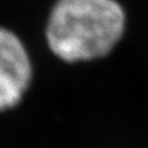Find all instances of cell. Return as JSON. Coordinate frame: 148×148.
<instances>
[{"label":"cell","mask_w":148,"mask_h":148,"mask_svg":"<svg viewBox=\"0 0 148 148\" xmlns=\"http://www.w3.org/2000/svg\"><path fill=\"white\" fill-rule=\"evenodd\" d=\"M127 14L117 0H57L49 12L45 39L66 63L108 56L123 39Z\"/></svg>","instance_id":"obj_1"},{"label":"cell","mask_w":148,"mask_h":148,"mask_svg":"<svg viewBox=\"0 0 148 148\" xmlns=\"http://www.w3.org/2000/svg\"><path fill=\"white\" fill-rule=\"evenodd\" d=\"M32 80V64L21 39L0 26V111L21 101Z\"/></svg>","instance_id":"obj_2"}]
</instances>
